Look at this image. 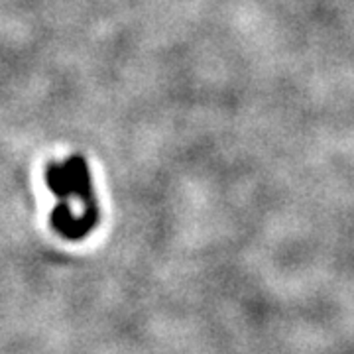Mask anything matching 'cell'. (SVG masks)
<instances>
[{
  "label": "cell",
  "instance_id": "1",
  "mask_svg": "<svg viewBox=\"0 0 354 354\" xmlns=\"http://www.w3.org/2000/svg\"><path fill=\"white\" fill-rule=\"evenodd\" d=\"M46 181H48V187L53 191V195L59 199L57 207H65L71 199H79L87 207V211L95 213L87 164L79 156L65 160L64 164L53 162L48 165Z\"/></svg>",
  "mask_w": 354,
  "mask_h": 354
}]
</instances>
